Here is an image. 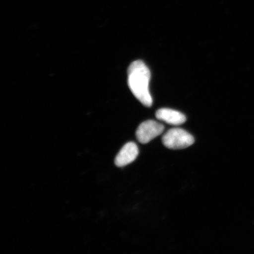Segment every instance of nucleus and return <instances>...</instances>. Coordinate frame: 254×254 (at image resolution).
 <instances>
[{"instance_id":"1","label":"nucleus","mask_w":254,"mask_h":254,"mask_svg":"<svg viewBox=\"0 0 254 254\" xmlns=\"http://www.w3.org/2000/svg\"><path fill=\"white\" fill-rule=\"evenodd\" d=\"M151 78L150 69L141 60L132 62L128 69V84L130 90L145 107H150L152 99L149 83Z\"/></svg>"},{"instance_id":"2","label":"nucleus","mask_w":254,"mask_h":254,"mask_svg":"<svg viewBox=\"0 0 254 254\" xmlns=\"http://www.w3.org/2000/svg\"><path fill=\"white\" fill-rule=\"evenodd\" d=\"M165 147L171 150H182L190 147L195 142L194 138L190 133L182 128H172L162 138Z\"/></svg>"},{"instance_id":"3","label":"nucleus","mask_w":254,"mask_h":254,"mask_svg":"<svg viewBox=\"0 0 254 254\" xmlns=\"http://www.w3.org/2000/svg\"><path fill=\"white\" fill-rule=\"evenodd\" d=\"M164 126L155 121L148 120L138 127L136 137L142 144H147L164 132Z\"/></svg>"},{"instance_id":"4","label":"nucleus","mask_w":254,"mask_h":254,"mask_svg":"<svg viewBox=\"0 0 254 254\" xmlns=\"http://www.w3.org/2000/svg\"><path fill=\"white\" fill-rule=\"evenodd\" d=\"M138 154V148L135 143H127L117 154L115 158V164L119 167L126 166L134 161Z\"/></svg>"},{"instance_id":"5","label":"nucleus","mask_w":254,"mask_h":254,"mask_svg":"<svg viewBox=\"0 0 254 254\" xmlns=\"http://www.w3.org/2000/svg\"><path fill=\"white\" fill-rule=\"evenodd\" d=\"M157 119L171 125L180 126L186 122V117L182 113L168 109H159L155 114Z\"/></svg>"}]
</instances>
